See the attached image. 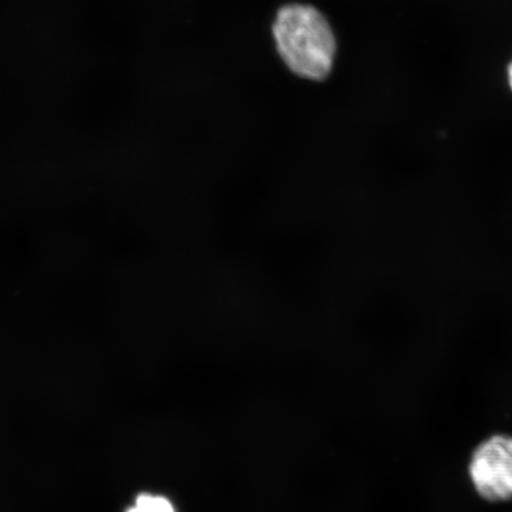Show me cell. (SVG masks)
Segmentation results:
<instances>
[{"instance_id":"7a4b0ae2","label":"cell","mask_w":512,"mask_h":512,"mask_svg":"<svg viewBox=\"0 0 512 512\" xmlns=\"http://www.w3.org/2000/svg\"><path fill=\"white\" fill-rule=\"evenodd\" d=\"M469 476L485 501H512V437L492 435L480 443L472 453Z\"/></svg>"},{"instance_id":"277c9868","label":"cell","mask_w":512,"mask_h":512,"mask_svg":"<svg viewBox=\"0 0 512 512\" xmlns=\"http://www.w3.org/2000/svg\"><path fill=\"white\" fill-rule=\"evenodd\" d=\"M505 82H507L508 89L512 95V57L508 63L507 69H505Z\"/></svg>"},{"instance_id":"3957f363","label":"cell","mask_w":512,"mask_h":512,"mask_svg":"<svg viewBox=\"0 0 512 512\" xmlns=\"http://www.w3.org/2000/svg\"><path fill=\"white\" fill-rule=\"evenodd\" d=\"M127 512H176L174 505L162 496L142 495Z\"/></svg>"},{"instance_id":"6da1fadb","label":"cell","mask_w":512,"mask_h":512,"mask_svg":"<svg viewBox=\"0 0 512 512\" xmlns=\"http://www.w3.org/2000/svg\"><path fill=\"white\" fill-rule=\"evenodd\" d=\"M278 53L292 73L311 81L328 78L334 67L336 37L320 12L309 5L280 9L273 25Z\"/></svg>"}]
</instances>
